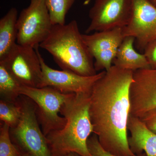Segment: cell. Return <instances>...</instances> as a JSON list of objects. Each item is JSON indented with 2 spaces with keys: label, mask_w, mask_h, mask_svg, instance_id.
<instances>
[{
  "label": "cell",
  "mask_w": 156,
  "mask_h": 156,
  "mask_svg": "<svg viewBox=\"0 0 156 156\" xmlns=\"http://www.w3.org/2000/svg\"><path fill=\"white\" fill-rule=\"evenodd\" d=\"M134 71L112 66L92 87L89 112L102 147L118 156H134L128 137L130 90Z\"/></svg>",
  "instance_id": "1"
},
{
  "label": "cell",
  "mask_w": 156,
  "mask_h": 156,
  "mask_svg": "<svg viewBox=\"0 0 156 156\" xmlns=\"http://www.w3.org/2000/svg\"><path fill=\"white\" fill-rule=\"evenodd\" d=\"M90 94L72 93L62 107L60 114L66 119V125L46 136L52 156H66L70 153L93 156L87 146L93 133L89 112Z\"/></svg>",
  "instance_id": "2"
},
{
  "label": "cell",
  "mask_w": 156,
  "mask_h": 156,
  "mask_svg": "<svg viewBox=\"0 0 156 156\" xmlns=\"http://www.w3.org/2000/svg\"><path fill=\"white\" fill-rule=\"evenodd\" d=\"M39 48L47 50L62 70L90 76L97 73L94 58L85 44L77 22L53 25Z\"/></svg>",
  "instance_id": "3"
},
{
  "label": "cell",
  "mask_w": 156,
  "mask_h": 156,
  "mask_svg": "<svg viewBox=\"0 0 156 156\" xmlns=\"http://www.w3.org/2000/svg\"><path fill=\"white\" fill-rule=\"evenodd\" d=\"M21 107L19 122L10 128L11 140L21 153L33 156H52L45 136L40 128L35 104L21 95L18 98Z\"/></svg>",
  "instance_id": "4"
},
{
  "label": "cell",
  "mask_w": 156,
  "mask_h": 156,
  "mask_svg": "<svg viewBox=\"0 0 156 156\" xmlns=\"http://www.w3.org/2000/svg\"><path fill=\"white\" fill-rule=\"evenodd\" d=\"M20 94L35 104L36 115L42 131L46 136L52 131L62 129L66 119L60 115L62 107L72 93H65L51 87L31 88L21 86Z\"/></svg>",
  "instance_id": "5"
},
{
  "label": "cell",
  "mask_w": 156,
  "mask_h": 156,
  "mask_svg": "<svg viewBox=\"0 0 156 156\" xmlns=\"http://www.w3.org/2000/svg\"><path fill=\"white\" fill-rule=\"evenodd\" d=\"M53 25L45 0H30L17 18V44L34 48L39 46Z\"/></svg>",
  "instance_id": "6"
},
{
  "label": "cell",
  "mask_w": 156,
  "mask_h": 156,
  "mask_svg": "<svg viewBox=\"0 0 156 156\" xmlns=\"http://www.w3.org/2000/svg\"><path fill=\"white\" fill-rule=\"evenodd\" d=\"M0 63L22 86L40 88L42 72L35 48L16 44Z\"/></svg>",
  "instance_id": "7"
},
{
  "label": "cell",
  "mask_w": 156,
  "mask_h": 156,
  "mask_svg": "<svg viewBox=\"0 0 156 156\" xmlns=\"http://www.w3.org/2000/svg\"><path fill=\"white\" fill-rule=\"evenodd\" d=\"M132 0H95L89 11L86 34L125 27L131 18Z\"/></svg>",
  "instance_id": "8"
},
{
  "label": "cell",
  "mask_w": 156,
  "mask_h": 156,
  "mask_svg": "<svg viewBox=\"0 0 156 156\" xmlns=\"http://www.w3.org/2000/svg\"><path fill=\"white\" fill-rule=\"evenodd\" d=\"M35 47L38 55L42 75L41 87H51L65 93H90L98 80L105 74L102 71L94 76H86L69 71L53 69L46 64L39 50Z\"/></svg>",
  "instance_id": "9"
},
{
  "label": "cell",
  "mask_w": 156,
  "mask_h": 156,
  "mask_svg": "<svg viewBox=\"0 0 156 156\" xmlns=\"http://www.w3.org/2000/svg\"><path fill=\"white\" fill-rule=\"evenodd\" d=\"M124 37H133L139 50L156 39V7L151 0H132L131 18L123 27Z\"/></svg>",
  "instance_id": "10"
},
{
  "label": "cell",
  "mask_w": 156,
  "mask_h": 156,
  "mask_svg": "<svg viewBox=\"0 0 156 156\" xmlns=\"http://www.w3.org/2000/svg\"><path fill=\"white\" fill-rule=\"evenodd\" d=\"M89 52L93 57L96 72L107 71L112 67L117 50L125 37L122 27H117L92 34H82Z\"/></svg>",
  "instance_id": "11"
},
{
  "label": "cell",
  "mask_w": 156,
  "mask_h": 156,
  "mask_svg": "<svg viewBox=\"0 0 156 156\" xmlns=\"http://www.w3.org/2000/svg\"><path fill=\"white\" fill-rule=\"evenodd\" d=\"M130 115L140 119L156 109V69L134 72L130 90Z\"/></svg>",
  "instance_id": "12"
},
{
  "label": "cell",
  "mask_w": 156,
  "mask_h": 156,
  "mask_svg": "<svg viewBox=\"0 0 156 156\" xmlns=\"http://www.w3.org/2000/svg\"><path fill=\"white\" fill-rule=\"evenodd\" d=\"M128 130L131 134L128 138V144L134 154H140L144 151L147 156H156V134L142 120L130 115Z\"/></svg>",
  "instance_id": "13"
},
{
  "label": "cell",
  "mask_w": 156,
  "mask_h": 156,
  "mask_svg": "<svg viewBox=\"0 0 156 156\" xmlns=\"http://www.w3.org/2000/svg\"><path fill=\"white\" fill-rule=\"evenodd\" d=\"M135 41L134 37H125L113 61V66L134 72L138 69H151L144 53H138L134 49Z\"/></svg>",
  "instance_id": "14"
},
{
  "label": "cell",
  "mask_w": 156,
  "mask_h": 156,
  "mask_svg": "<svg viewBox=\"0 0 156 156\" xmlns=\"http://www.w3.org/2000/svg\"><path fill=\"white\" fill-rule=\"evenodd\" d=\"M17 9L12 8L0 20V60L17 44Z\"/></svg>",
  "instance_id": "15"
},
{
  "label": "cell",
  "mask_w": 156,
  "mask_h": 156,
  "mask_svg": "<svg viewBox=\"0 0 156 156\" xmlns=\"http://www.w3.org/2000/svg\"><path fill=\"white\" fill-rule=\"evenodd\" d=\"M21 85L0 63V95L1 99L16 102L20 96Z\"/></svg>",
  "instance_id": "16"
},
{
  "label": "cell",
  "mask_w": 156,
  "mask_h": 156,
  "mask_svg": "<svg viewBox=\"0 0 156 156\" xmlns=\"http://www.w3.org/2000/svg\"><path fill=\"white\" fill-rule=\"evenodd\" d=\"M76 0H45L53 25L66 24V17Z\"/></svg>",
  "instance_id": "17"
},
{
  "label": "cell",
  "mask_w": 156,
  "mask_h": 156,
  "mask_svg": "<svg viewBox=\"0 0 156 156\" xmlns=\"http://www.w3.org/2000/svg\"><path fill=\"white\" fill-rule=\"evenodd\" d=\"M21 115V107L18 98L16 102L3 99L0 100V120L10 128H14L19 122Z\"/></svg>",
  "instance_id": "18"
},
{
  "label": "cell",
  "mask_w": 156,
  "mask_h": 156,
  "mask_svg": "<svg viewBox=\"0 0 156 156\" xmlns=\"http://www.w3.org/2000/svg\"><path fill=\"white\" fill-rule=\"evenodd\" d=\"M22 153L11 140L10 127L5 123H1L0 156H21Z\"/></svg>",
  "instance_id": "19"
},
{
  "label": "cell",
  "mask_w": 156,
  "mask_h": 156,
  "mask_svg": "<svg viewBox=\"0 0 156 156\" xmlns=\"http://www.w3.org/2000/svg\"><path fill=\"white\" fill-rule=\"evenodd\" d=\"M87 146L90 154L93 156H118L110 153L105 151L101 145L96 134L90 136L87 141ZM134 156H147L146 154H141Z\"/></svg>",
  "instance_id": "20"
},
{
  "label": "cell",
  "mask_w": 156,
  "mask_h": 156,
  "mask_svg": "<svg viewBox=\"0 0 156 156\" xmlns=\"http://www.w3.org/2000/svg\"><path fill=\"white\" fill-rule=\"evenodd\" d=\"M144 51L151 69H156V39L149 43Z\"/></svg>",
  "instance_id": "21"
},
{
  "label": "cell",
  "mask_w": 156,
  "mask_h": 156,
  "mask_svg": "<svg viewBox=\"0 0 156 156\" xmlns=\"http://www.w3.org/2000/svg\"><path fill=\"white\" fill-rule=\"evenodd\" d=\"M140 119L150 130L156 134V109L149 112Z\"/></svg>",
  "instance_id": "22"
},
{
  "label": "cell",
  "mask_w": 156,
  "mask_h": 156,
  "mask_svg": "<svg viewBox=\"0 0 156 156\" xmlns=\"http://www.w3.org/2000/svg\"><path fill=\"white\" fill-rule=\"evenodd\" d=\"M66 156H80L78 154L75 153H70L67 155Z\"/></svg>",
  "instance_id": "23"
},
{
  "label": "cell",
  "mask_w": 156,
  "mask_h": 156,
  "mask_svg": "<svg viewBox=\"0 0 156 156\" xmlns=\"http://www.w3.org/2000/svg\"><path fill=\"white\" fill-rule=\"evenodd\" d=\"M21 156H33V155H32L30 154H27V153H23L22 154V155Z\"/></svg>",
  "instance_id": "24"
},
{
  "label": "cell",
  "mask_w": 156,
  "mask_h": 156,
  "mask_svg": "<svg viewBox=\"0 0 156 156\" xmlns=\"http://www.w3.org/2000/svg\"><path fill=\"white\" fill-rule=\"evenodd\" d=\"M151 1L156 7V0H151Z\"/></svg>",
  "instance_id": "25"
}]
</instances>
